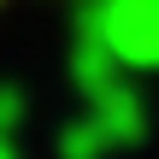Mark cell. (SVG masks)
<instances>
[{
  "instance_id": "cell-5",
  "label": "cell",
  "mask_w": 159,
  "mask_h": 159,
  "mask_svg": "<svg viewBox=\"0 0 159 159\" xmlns=\"http://www.w3.org/2000/svg\"><path fill=\"white\" fill-rule=\"evenodd\" d=\"M30 118V94L18 89V83H0V130L6 136H18V124Z\"/></svg>"
},
{
  "instance_id": "cell-6",
  "label": "cell",
  "mask_w": 159,
  "mask_h": 159,
  "mask_svg": "<svg viewBox=\"0 0 159 159\" xmlns=\"http://www.w3.org/2000/svg\"><path fill=\"white\" fill-rule=\"evenodd\" d=\"M0 159H18V142H12L6 130H0Z\"/></svg>"
},
{
  "instance_id": "cell-2",
  "label": "cell",
  "mask_w": 159,
  "mask_h": 159,
  "mask_svg": "<svg viewBox=\"0 0 159 159\" xmlns=\"http://www.w3.org/2000/svg\"><path fill=\"white\" fill-rule=\"evenodd\" d=\"M89 118L106 130V142L112 148H142L148 142V100H142V89H130L124 77L118 83H106L100 94H89Z\"/></svg>"
},
{
  "instance_id": "cell-1",
  "label": "cell",
  "mask_w": 159,
  "mask_h": 159,
  "mask_svg": "<svg viewBox=\"0 0 159 159\" xmlns=\"http://www.w3.org/2000/svg\"><path fill=\"white\" fill-rule=\"evenodd\" d=\"M77 30H94L124 71H159V0H83Z\"/></svg>"
},
{
  "instance_id": "cell-4",
  "label": "cell",
  "mask_w": 159,
  "mask_h": 159,
  "mask_svg": "<svg viewBox=\"0 0 159 159\" xmlns=\"http://www.w3.org/2000/svg\"><path fill=\"white\" fill-rule=\"evenodd\" d=\"M106 153H112V142H106V130H100L89 112L59 130V159H106Z\"/></svg>"
},
{
  "instance_id": "cell-3",
  "label": "cell",
  "mask_w": 159,
  "mask_h": 159,
  "mask_svg": "<svg viewBox=\"0 0 159 159\" xmlns=\"http://www.w3.org/2000/svg\"><path fill=\"white\" fill-rule=\"evenodd\" d=\"M124 77V65L112 59V47L94 35V30H77V41H71V83H77V94L89 100V94H100L106 83H118Z\"/></svg>"
}]
</instances>
